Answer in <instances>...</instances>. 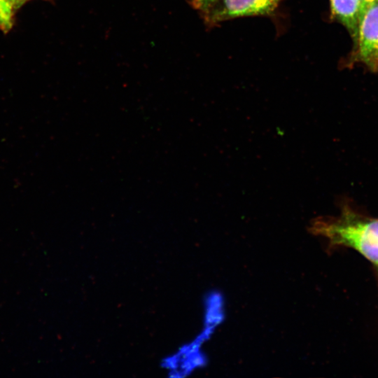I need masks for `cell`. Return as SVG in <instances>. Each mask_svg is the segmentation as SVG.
I'll return each instance as SVG.
<instances>
[{
    "label": "cell",
    "instance_id": "cell-4",
    "mask_svg": "<svg viewBox=\"0 0 378 378\" xmlns=\"http://www.w3.org/2000/svg\"><path fill=\"white\" fill-rule=\"evenodd\" d=\"M356 43L358 59L370 70L378 72V0L363 8Z\"/></svg>",
    "mask_w": 378,
    "mask_h": 378
},
{
    "label": "cell",
    "instance_id": "cell-6",
    "mask_svg": "<svg viewBox=\"0 0 378 378\" xmlns=\"http://www.w3.org/2000/svg\"><path fill=\"white\" fill-rule=\"evenodd\" d=\"M15 9L6 0H0V29L4 33L10 31L14 24Z\"/></svg>",
    "mask_w": 378,
    "mask_h": 378
},
{
    "label": "cell",
    "instance_id": "cell-9",
    "mask_svg": "<svg viewBox=\"0 0 378 378\" xmlns=\"http://www.w3.org/2000/svg\"><path fill=\"white\" fill-rule=\"evenodd\" d=\"M374 1H375V0H360L361 5H362V9L365 6L369 4L370 3H371V2Z\"/></svg>",
    "mask_w": 378,
    "mask_h": 378
},
{
    "label": "cell",
    "instance_id": "cell-10",
    "mask_svg": "<svg viewBox=\"0 0 378 378\" xmlns=\"http://www.w3.org/2000/svg\"><path fill=\"white\" fill-rule=\"evenodd\" d=\"M28 1H30V0H20L22 6H23Z\"/></svg>",
    "mask_w": 378,
    "mask_h": 378
},
{
    "label": "cell",
    "instance_id": "cell-5",
    "mask_svg": "<svg viewBox=\"0 0 378 378\" xmlns=\"http://www.w3.org/2000/svg\"><path fill=\"white\" fill-rule=\"evenodd\" d=\"M331 15L344 25L356 43L362 5L360 0H330Z\"/></svg>",
    "mask_w": 378,
    "mask_h": 378
},
{
    "label": "cell",
    "instance_id": "cell-3",
    "mask_svg": "<svg viewBox=\"0 0 378 378\" xmlns=\"http://www.w3.org/2000/svg\"><path fill=\"white\" fill-rule=\"evenodd\" d=\"M209 335L202 330L195 338L178 345L164 356L160 368L169 378H186L206 363L202 345Z\"/></svg>",
    "mask_w": 378,
    "mask_h": 378
},
{
    "label": "cell",
    "instance_id": "cell-8",
    "mask_svg": "<svg viewBox=\"0 0 378 378\" xmlns=\"http://www.w3.org/2000/svg\"><path fill=\"white\" fill-rule=\"evenodd\" d=\"M6 1H8L10 4L13 5L15 10H17L22 6L20 0H6Z\"/></svg>",
    "mask_w": 378,
    "mask_h": 378
},
{
    "label": "cell",
    "instance_id": "cell-1",
    "mask_svg": "<svg viewBox=\"0 0 378 378\" xmlns=\"http://www.w3.org/2000/svg\"><path fill=\"white\" fill-rule=\"evenodd\" d=\"M310 230L332 244L353 248L378 266V218L358 214L345 205L338 217L318 218Z\"/></svg>",
    "mask_w": 378,
    "mask_h": 378
},
{
    "label": "cell",
    "instance_id": "cell-2",
    "mask_svg": "<svg viewBox=\"0 0 378 378\" xmlns=\"http://www.w3.org/2000/svg\"><path fill=\"white\" fill-rule=\"evenodd\" d=\"M281 0H210L200 10L206 24L214 26L240 17L270 15Z\"/></svg>",
    "mask_w": 378,
    "mask_h": 378
},
{
    "label": "cell",
    "instance_id": "cell-7",
    "mask_svg": "<svg viewBox=\"0 0 378 378\" xmlns=\"http://www.w3.org/2000/svg\"><path fill=\"white\" fill-rule=\"evenodd\" d=\"M210 0H189L190 5L198 11Z\"/></svg>",
    "mask_w": 378,
    "mask_h": 378
}]
</instances>
